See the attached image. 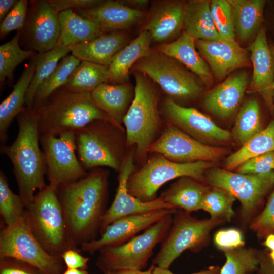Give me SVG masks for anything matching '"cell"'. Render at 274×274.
<instances>
[{
    "instance_id": "cell-1",
    "label": "cell",
    "mask_w": 274,
    "mask_h": 274,
    "mask_svg": "<svg viewBox=\"0 0 274 274\" xmlns=\"http://www.w3.org/2000/svg\"><path fill=\"white\" fill-rule=\"evenodd\" d=\"M108 174L95 168L85 177L59 186L56 194L76 247L97 238L107 209Z\"/></svg>"
},
{
    "instance_id": "cell-2",
    "label": "cell",
    "mask_w": 274,
    "mask_h": 274,
    "mask_svg": "<svg viewBox=\"0 0 274 274\" xmlns=\"http://www.w3.org/2000/svg\"><path fill=\"white\" fill-rule=\"evenodd\" d=\"M18 131L9 146H1V153L12 162L20 195L25 208L33 201L37 190L47 185L44 180L46 167L39 147L37 119L32 109L24 107L17 116Z\"/></svg>"
},
{
    "instance_id": "cell-3",
    "label": "cell",
    "mask_w": 274,
    "mask_h": 274,
    "mask_svg": "<svg viewBox=\"0 0 274 274\" xmlns=\"http://www.w3.org/2000/svg\"><path fill=\"white\" fill-rule=\"evenodd\" d=\"M39 135L57 136L74 131L97 120L109 121L122 130L93 101L91 92L62 86L32 109Z\"/></svg>"
},
{
    "instance_id": "cell-4",
    "label": "cell",
    "mask_w": 274,
    "mask_h": 274,
    "mask_svg": "<svg viewBox=\"0 0 274 274\" xmlns=\"http://www.w3.org/2000/svg\"><path fill=\"white\" fill-rule=\"evenodd\" d=\"M134 77V96L123 123L127 145L135 146L137 158L142 160L161 127L159 93L154 82L146 75L135 71Z\"/></svg>"
},
{
    "instance_id": "cell-5",
    "label": "cell",
    "mask_w": 274,
    "mask_h": 274,
    "mask_svg": "<svg viewBox=\"0 0 274 274\" xmlns=\"http://www.w3.org/2000/svg\"><path fill=\"white\" fill-rule=\"evenodd\" d=\"M26 214L32 232L50 255L62 259L65 251L79 249L70 237L56 190L49 185L35 195Z\"/></svg>"
},
{
    "instance_id": "cell-6",
    "label": "cell",
    "mask_w": 274,
    "mask_h": 274,
    "mask_svg": "<svg viewBox=\"0 0 274 274\" xmlns=\"http://www.w3.org/2000/svg\"><path fill=\"white\" fill-rule=\"evenodd\" d=\"M173 215H167L124 244L101 249L96 263L98 268L103 274L124 269L142 270L146 267L156 246L168 233Z\"/></svg>"
},
{
    "instance_id": "cell-7",
    "label": "cell",
    "mask_w": 274,
    "mask_h": 274,
    "mask_svg": "<svg viewBox=\"0 0 274 274\" xmlns=\"http://www.w3.org/2000/svg\"><path fill=\"white\" fill-rule=\"evenodd\" d=\"M223 223L212 218L198 219L190 213L177 209L168 233L152 261V265L168 269L172 263L186 250L200 251L210 242L211 231Z\"/></svg>"
},
{
    "instance_id": "cell-8",
    "label": "cell",
    "mask_w": 274,
    "mask_h": 274,
    "mask_svg": "<svg viewBox=\"0 0 274 274\" xmlns=\"http://www.w3.org/2000/svg\"><path fill=\"white\" fill-rule=\"evenodd\" d=\"M214 166V162L203 161L177 163L158 154L130 175L127 181L128 191L143 202L151 201L157 198L159 188L173 179L187 176L205 183L206 172Z\"/></svg>"
},
{
    "instance_id": "cell-9",
    "label": "cell",
    "mask_w": 274,
    "mask_h": 274,
    "mask_svg": "<svg viewBox=\"0 0 274 274\" xmlns=\"http://www.w3.org/2000/svg\"><path fill=\"white\" fill-rule=\"evenodd\" d=\"M133 68L156 83L174 101L194 99L203 92V82L196 75L157 51L140 59Z\"/></svg>"
},
{
    "instance_id": "cell-10",
    "label": "cell",
    "mask_w": 274,
    "mask_h": 274,
    "mask_svg": "<svg viewBox=\"0 0 274 274\" xmlns=\"http://www.w3.org/2000/svg\"><path fill=\"white\" fill-rule=\"evenodd\" d=\"M211 187L222 189L239 200L244 224L250 223L264 197L274 188V170L262 174H245L212 167L204 176Z\"/></svg>"
},
{
    "instance_id": "cell-11",
    "label": "cell",
    "mask_w": 274,
    "mask_h": 274,
    "mask_svg": "<svg viewBox=\"0 0 274 274\" xmlns=\"http://www.w3.org/2000/svg\"><path fill=\"white\" fill-rule=\"evenodd\" d=\"M0 258H12L31 265L45 274H62L64 262L49 254L30 228L26 210L14 224L5 225L0 232Z\"/></svg>"
},
{
    "instance_id": "cell-12",
    "label": "cell",
    "mask_w": 274,
    "mask_h": 274,
    "mask_svg": "<svg viewBox=\"0 0 274 274\" xmlns=\"http://www.w3.org/2000/svg\"><path fill=\"white\" fill-rule=\"evenodd\" d=\"M118 129L109 121L97 120L75 132L78 158L85 170L100 166L120 170Z\"/></svg>"
},
{
    "instance_id": "cell-13",
    "label": "cell",
    "mask_w": 274,
    "mask_h": 274,
    "mask_svg": "<svg viewBox=\"0 0 274 274\" xmlns=\"http://www.w3.org/2000/svg\"><path fill=\"white\" fill-rule=\"evenodd\" d=\"M49 185L55 189L60 185L81 179L88 174L77 157L74 131L55 136L39 135Z\"/></svg>"
},
{
    "instance_id": "cell-14",
    "label": "cell",
    "mask_w": 274,
    "mask_h": 274,
    "mask_svg": "<svg viewBox=\"0 0 274 274\" xmlns=\"http://www.w3.org/2000/svg\"><path fill=\"white\" fill-rule=\"evenodd\" d=\"M148 152L156 153L175 162L187 163L218 161L226 156L227 151L201 142L169 123L149 146Z\"/></svg>"
},
{
    "instance_id": "cell-15",
    "label": "cell",
    "mask_w": 274,
    "mask_h": 274,
    "mask_svg": "<svg viewBox=\"0 0 274 274\" xmlns=\"http://www.w3.org/2000/svg\"><path fill=\"white\" fill-rule=\"evenodd\" d=\"M163 111L170 123L204 144L216 146L231 140L229 131L218 126L210 117L195 108L182 106L168 98L163 102Z\"/></svg>"
},
{
    "instance_id": "cell-16",
    "label": "cell",
    "mask_w": 274,
    "mask_h": 274,
    "mask_svg": "<svg viewBox=\"0 0 274 274\" xmlns=\"http://www.w3.org/2000/svg\"><path fill=\"white\" fill-rule=\"evenodd\" d=\"M176 210L157 209L120 218L108 225L100 238L82 244L80 250L93 255L104 247L124 244Z\"/></svg>"
},
{
    "instance_id": "cell-17",
    "label": "cell",
    "mask_w": 274,
    "mask_h": 274,
    "mask_svg": "<svg viewBox=\"0 0 274 274\" xmlns=\"http://www.w3.org/2000/svg\"><path fill=\"white\" fill-rule=\"evenodd\" d=\"M133 155H129L122 162L119 171L118 186L114 200L104 215L100 225L101 234L108 225L114 221L130 215L147 212L161 209H173L159 196L149 202H143L130 194L127 188V181L134 172Z\"/></svg>"
},
{
    "instance_id": "cell-18",
    "label": "cell",
    "mask_w": 274,
    "mask_h": 274,
    "mask_svg": "<svg viewBox=\"0 0 274 274\" xmlns=\"http://www.w3.org/2000/svg\"><path fill=\"white\" fill-rule=\"evenodd\" d=\"M195 45L212 74L218 80L223 79L234 70L250 65L248 51L235 40H195Z\"/></svg>"
},
{
    "instance_id": "cell-19",
    "label": "cell",
    "mask_w": 274,
    "mask_h": 274,
    "mask_svg": "<svg viewBox=\"0 0 274 274\" xmlns=\"http://www.w3.org/2000/svg\"><path fill=\"white\" fill-rule=\"evenodd\" d=\"M253 65V74L246 91L258 93L271 111L274 109V55L268 45L266 30L261 28L248 48Z\"/></svg>"
},
{
    "instance_id": "cell-20",
    "label": "cell",
    "mask_w": 274,
    "mask_h": 274,
    "mask_svg": "<svg viewBox=\"0 0 274 274\" xmlns=\"http://www.w3.org/2000/svg\"><path fill=\"white\" fill-rule=\"evenodd\" d=\"M27 26L31 47L39 53L56 46L60 32L59 12L49 0L31 1Z\"/></svg>"
},
{
    "instance_id": "cell-21",
    "label": "cell",
    "mask_w": 274,
    "mask_h": 274,
    "mask_svg": "<svg viewBox=\"0 0 274 274\" xmlns=\"http://www.w3.org/2000/svg\"><path fill=\"white\" fill-rule=\"evenodd\" d=\"M248 75L239 72L229 76L208 92L203 104L206 109L221 119H227L237 109L248 88Z\"/></svg>"
},
{
    "instance_id": "cell-22",
    "label": "cell",
    "mask_w": 274,
    "mask_h": 274,
    "mask_svg": "<svg viewBox=\"0 0 274 274\" xmlns=\"http://www.w3.org/2000/svg\"><path fill=\"white\" fill-rule=\"evenodd\" d=\"M185 4L178 1L155 2L142 31L150 34L152 42H164L175 37L183 27Z\"/></svg>"
},
{
    "instance_id": "cell-23",
    "label": "cell",
    "mask_w": 274,
    "mask_h": 274,
    "mask_svg": "<svg viewBox=\"0 0 274 274\" xmlns=\"http://www.w3.org/2000/svg\"><path fill=\"white\" fill-rule=\"evenodd\" d=\"M76 13L96 24L105 32L128 28L146 15V12L132 9L120 1H105L91 9L76 10Z\"/></svg>"
},
{
    "instance_id": "cell-24",
    "label": "cell",
    "mask_w": 274,
    "mask_h": 274,
    "mask_svg": "<svg viewBox=\"0 0 274 274\" xmlns=\"http://www.w3.org/2000/svg\"><path fill=\"white\" fill-rule=\"evenodd\" d=\"M129 40L123 32L113 31L76 44L69 49L72 55L80 61L109 66L116 54L129 43Z\"/></svg>"
},
{
    "instance_id": "cell-25",
    "label": "cell",
    "mask_w": 274,
    "mask_h": 274,
    "mask_svg": "<svg viewBox=\"0 0 274 274\" xmlns=\"http://www.w3.org/2000/svg\"><path fill=\"white\" fill-rule=\"evenodd\" d=\"M196 47L195 39L184 31L176 40L161 45L157 51L179 62L209 86L213 81V74Z\"/></svg>"
},
{
    "instance_id": "cell-26",
    "label": "cell",
    "mask_w": 274,
    "mask_h": 274,
    "mask_svg": "<svg viewBox=\"0 0 274 274\" xmlns=\"http://www.w3.org/2000/svg\"><path fill=\"white\" fill-rule=\"evenodd\" d=\"M97 106L108 115L122 130L121 126L134 96L131 84L103 83L91 92Z\"/></svg>"
},
{
    "instance_id": "cell-27",
    "label": "cell",
    "mask_w": 274,
    "mask_h": 274,
    "mask_svg": "<svg viewBox=\"0 0 274 274\" xmlns=\"http://www.w3.org/2000/svg\"><path fill=\"white\" fill-rule=\"evenodd\" d=\"M151 42L150 34L148 31H141L134 39L118 52L109 65L107 83H127L130 70L138 61L152 52Z\"/></svg>"
},
{
    "instance_id": "cell-28",
    "label": "cell",
    "mask_w": 274,
    "mask_h": 274,
    "mask_svg": "<svg viewBox=\"0 0 274 274\" xmlns=\"http://www.w3.org/2000/svg\"><path fill=\"white\" fill-rule=\"evenodd\" d=\"M211 187L190 177L178 178L159 197L172 208L191 213L201 210L203 198Z\"/></svg>"
},
{
    "instance_id": "cell-29",
    "label": "cell",
    "mask_w": 274,
    "mask_h": 274,
    "mask_svg": "<svg viewBox=\"0 0 274 274\" xmlns=\"http://www.w3.org/2000/svg\"><path fill=\"white\" fill-rule=\"evenodd\" d=\"M58 20L60 32L56 46L69 48L106 33L96 24L72 10L60 12Z\"/></svg>"
},
{
    "instance_id": "cell-30",
    "label": "cell",
    "mask_w": 274,
    "mask_h": 274,
    "mask_svg": "<svg viewBox=\"0 0 274 274\" xmlns=\"http://www.w3.org/2000/svg\"><path fill=\"white\" fill-rule=\"evenodd\" d=\"M34 73L35 63L32 60L25 68L11 93L0 104L1 146L6 145L8 129L13 119L24 107L26 92Z\"/></svg>"
},
{
    "instance_id": "cell-31",
    "label": "cell",
    "mask_w": 274,
    "mask_h": 274,
    "mask_svg": "<svg viewBox=\"0 0 274 274\" xmlns=\"http://www.w3.org/2000/svg\"><path fill=\"white\" fill-rule=\"evenodd\" d=\"M183 27L184 31L195 40L215 41L222 39L214 23L209 1L186 2Z\"/></svg>"
},
{
    "instance_id": "cell-32",
    "label": "cell",
    "mask_w": 274,
    "mask_h": 274,
    "mask_svg": "<svg viewBox=\"0 0 274 274\" xmlns=\"http://www.w3.org/2000/svg\"><path fill=\"white\" fill-rule=\"evenodd\" d=\"M231 7L233 25L242 41H246L260 30L265 4L264 0H227Z\"/></svg>"
},
{
    "instance_id": "cell-33",
    "label": "cell",
    "mask_w": 274,
    "mask_h": 274,
    "mask_svg": "<svg viewBox=\"0 0 274 274\" xmlns=\"http://www.w3.org/2000/svg\"><path fill=\"white\" fill-rule=\"evenodd\" d=\"M271 151H274V120L229 155L224 161L225 169L231 171L251 158Z\"/></svg>"
},
{
    "instance_id": "cell-34",
    "label": "cell",
    "mask_w": 274,
    "mask_h": 274,
    "mask_svg": "<svg viewBox=\"0 0 274 274\" xmlns=\"http://www.w3.org/2000/svg\"><path fill=\"white\" fill-rule=\"evenodd\" d=\"M71 52L69 48L56 46L52 50L38 53L33 58L35 73L25 98L26 107L32 109L36 91L41 83L54 71L59 61Z\"/></svg>"
},
{
    "instance_id": "cell-35",
    "label": "cell",
    "mask_w": 274,
    "mask_h": 274,
    "mask_svg": "<svg viewBox=\"0 0 274 274\" xmlns=\"http://www.w3.org/2000/svg\"><path fill=\"white\" fill-rule=\"evenodd\" d=\"M108 65L81 61L64 85L68 88L91 92L100 85L107 83Z\"/></svg>"
},
{
    "instance_id": "cell-36",
    "label": "cell",
    "mask_w": 274,
    "mask_h": 274,
    "mask_svg": "<svg viewBox=\"0 0 274 274\" xmlns=\"http://www.w3.org/2000/svg\"><path fill=\"white\" fill-rule=\"evenodd\" d=\"M260 108L258 100L251 98L245 102L235 119L233 135L242 146L261 130Z\"/></svg>"
},
{
    "instance_id": "cell-37",
    "label": "cell",
    "mask_w": 274,
    "mask_h": 274,
    "mask_svg": "<svg viewBox=\"0 0 274 274\" xmlns=\"http://www.w3.org/2000/svg\"><path fill=\"white\" fill-rule=\"evenodd\" d=\"M81 61L72 54L63 58L52 74L37 88L33 98L34 109L58 88L64 86Z\"/></svg>"
},
{
    "instance_id": "cell-38",
    "label": "cell",
    "mask_w": 274,
    "mask_h": 274,
    "mask_svg": "<svg viewBox=\"0 0 274 274\" xmlns=\"http://www.w3.org/2000/svg\"><path fill=\"white\" fill-rule=\"evenodd\" d=\"M235 199L222 189L211 187L203 198L201 210L209 213L212 219L230 222L235 214L233 204Z\"/></svg>"
},
{
    "instance_id": "cell-39",
    "label": "cell",
    "mask_w": 274,
    "mask_h": 274,
    "mask_svg": "<svg viewBox=\"0 0 274 274\" xmlns=\"http://www.w3.org/2000/svg\"><path fill=\"white\" fill-rule=\"evenodd\" d=\"M258 250L252 247L224 251L226 261L219 274H252L258 269Z\"/></svg>"
},
{
    "instance_id": "cell-40",
    "label": "cell",
    "mask_w": 274,
    "mask_h": 274,
    "mask_svg": "<svg viewBox=\"0 0 274 274\" xmlns=\"http://www.w3.org/2000/svg\"><path fill=\"white\" fill-rule=\"evenodd\" d=\"M20 33L16 35L9 41L0 46V81L7 79L11 80L15 68L26 59L32 56L31 50H22L19 45Z\"/></svg>"
},
{
    "instance_id": "cell-41",
    "label": "cell",
    "mask_w": 274,
    "mask_h": 274,
    "mask_svg": "<svg viewBox=\"0 0 274 274\" xmlns=\"http://www.w3.org/2000/svg\"><path fill=\"white\" fill-rule=\"evenodd\" d=\"M25 207L18 194L10 188L7 177L0 172V214L6 226L16 223L25 211Z\"/></svg>"
},
{
    "instance_id": "cell-42",
    "label": "cell",
    "mask_w": 274,
    "mask_h": 274,
    "mask_svg": "<svg viewBox=\"0 0 274 274\" xmlns=\"http://www.w3.org/2000/svg\"><path fill=\"white\" fill-rule=\"evenodd\" d=\"M210 10L216 28L221 38L235 39L232 10L227 0H213Z\"/></svg>"
},
{
    "instance_id": "cell-43",
    "label": "cell",
    "mask_w": 274,
    "mask_h": 274,
    "mask_svg": "<svg viewBox=\"0 0 274 274\" xmlns=\"http://www.w3.org/2000/svg\"><path fill=\"white\" fill-rule=\"evenodd\" d=\"M249 228L259 240L274 234V188L264 209L251 220Z\"/></svg>"
},
{
    "instance_id": "cell-44",
    "label": "cell",
    "mask_w": 274,
    "mask_h": 274,
    "mask_svg": "<svg viewBox=\"0 0 274 274\" xmlns=\"http://www.w3.org/2000/svg\"><path fill=\"white\" fill-rule=\"evenodd\" d=\"M274 170V151L251 158L241 164L237 173L245 174H262Z\"/></svg>"
},
{
    "instance_id": "cell-45",
    "label": "cell",
    "mask_w": 274,
    "mask_h": 274,
    "mask_svg": "<svg viewBox=\"0 0 274 274\" xmlns=\"http://www.w3.org/2000/svg\"><path fill=\"white\" fill-rule=\"evenodd\" d=\"M28 2L19 0L1 23V37L13 30H19L24 25Z\"/></svg>"
},
{
    "instance_id": "cell-46",
    "label": "cell",
    "mask_w": 274,
    "mask_h": 274,
    "mask_svg": "<svg viewBox=\"0 0 274 274\" xmlns=\"http://www.w3.org/2000/svg\"><path fill=\"white\" fill-rule=\"evenodd\" d=\"M216 246L224 251L244 247L245 241L240 230L228 228L218 231L214 236Z\"/></svg>"
},
{
    "instance_id": "cell-47",
    "label": "cell",
    "mask_w": 274,
    "mask_h": 274,
    "mask_svg": "<svg viewBox=\"0 0 274 274\" xmlns=\"http://www.w3.org/2000/svg\"><path fill=\"white\" fill-rule=\"evenodd\" d=\"M0 274H45L38 268L12 258H0Z\"/></svg>"
},
{
    "instance_id": "cell-48",
    "label": "cell",
    "mask_w": 274,
    "mask_h": 274,
    "mask_svg": "<svg viewBox=\"0 0 274 274\" xmlns=\"http://www.w3.org/2000/svg\"><path fill=\"white\" fill-rule=\"evenodd\" d=\"M60 12L67 10H87L96 8L105 1L101 0H49Z\"/></svg>"
},
{
    "instance_id": "cell-49",
    "label": "cell",
    "mask_w": 274,
    "mask_h": 274,
    "mask_svg": "<svg viewBox=\"0 0 274 274\" xmlns=\"http://www.w3.org/2000/svg\"><path fill=\"white\" fill-rule=\"evenodd\" d=\"M80 249H70L65 251L61 258L67 268L87 269L89 258L80 254Z\"/></svg>"
},
{
    "instance_id": "cell-50",
    "label": "cell",
    "mask_w": 274,
    "mask_h": 274,
    "mask_svg": "<svg viewBox=\"0 0 274 274\" xmlns=\"http://www.w3.org/2000/svg\"><path fill=\"white\" fill-rule=\"evenodd\" d=\"M259 265L256 274H274V263L269 256L267 250H258Z\"/></svg>"
},
{
    "instance_id": "cell-51",
    "label": "cell",
    "mask_w": 274,
    "mask_h": 274,
    "mask_svg": "<svg viewBox=\"0 0 274 274\" xmlns=\"http://www.w3.org/2000/svg\"><path fill=\"white\" fill-rule=\"evenodd\" d=\"M220 267L219 266H211L207 269L200 271L199 272L192 273L191 274H219ZM152 274H174L172 273L169 269L161 268L157 266L154 267Z\"/></svg>"
},
{
    "instance_id": "cell-52",
    "label": "cell",
    "mask_w": 274,
    "mask_h": 274,
    "mask_svg": "<svg viewBox=\"0 0 274 274\" xmlns=\"http://www.w3.org/2000/svg\"><path fill=\"white\" fill-rule=\"evenodd\" d=\"M16 0L0 1V21L2 22L6 15L17 3Z\"/></svg>"
},
{
    "instance_id": "cell-53",
    "label": "cell",
    "mask_w": 274,
    "mask_h": 274,
    "mask_svg": "<svg viewBox=\"0 0 274 274\" xmlns=\"http://www.w3.org/2000/svg\"><path fill=\"white\" fill-rule=\"evenodd\" d=\"M123 4L134 9L142 10L147 6L149 1L147 0L120 1Z\"/></svg>"
},
{
    "instance_id": "cell-54",
    "label": "cell",
    "mask_w": 274,
    "mask_h": 274,
    "mask_svg": "<svg viewBox=\"0 0 274 274\" xmlns=\"http://www.w3.org/2000/svg\"><path fill=\"white\" fill-rule=\"evenodd\" d=\"M154 266L151 265L149 269L145 271L137 269H124L110 272L107 274H152Z\"/></svg>"
},
{
    "instance_id": "cell-55",
    "label": "cell",
    "mask_w": 274,
    "mask_h": 274,
    "mask_svg": "<svg viewBox=\"0 0 274 274\" xmlns=\"http://www.w3.org/2000/svg\"><path fill=\"white\" fill-rule=\"evenodd\" d=\"M262 245L270 250H274V234H271L268 235L262 243Z\"/></svg>"
},
{
    "instance_id": "cell-56",
    "label": "cell",
    "mask_w": 274,
    "mask_h": 274,
    "mask_svg": "<svg viewBox=\"0 0 274 274\" xmlns=\"http://www.w3.org/2000/svg\"><path fill=\"white\" fill-rule=\"evenodd\" d=\"M62 274H88L86 269L67 268Z\"/></svg>"
},
{
    "instance_id": "cell-57",
    "label": "cell",
    "mask_w": 274,
    "mask_h": 274,
    "mask_svg": "<svg viewBox=\"0 0 274 274\" xmlns=\"http://www.w3.org/2000/svg\"><path fill=\"white\" fill-rule=\"evenodd\" d=\"M269 256L272 262L274 263V250L269 252Z\"/></svg>"
},
{
    "instance_id": "cell-58",
    "label": "cell",
    "mask_w": 274,
    "mask_h": 274,
    "mask_svg": "<svg viewBox=\"0 0 274 274\" xmlns=\"http://www.w3.org/2000/svg\"><path fill=\"white\" fill-rule=\"evenodd\" d=\"M270 49H271V50L274 55V44H270ZM272 88L274 90V82L273 83V85H272Z\"/></svg>"
},
{
    "instance_id": "cell-59",
    "label": "cell",
    "mask_w": 274,
    "mask_h": 274,
    "mask_svg": "<svg viewBox=\"0 0 274 274\" xmlns=\"http://www.w3.org/2000/svg\"><path fill=\"white\" fill-rule=\"evenodd\" d=\"M273 102H274V95H273Z\"/></svg>"
}]
</instances>
